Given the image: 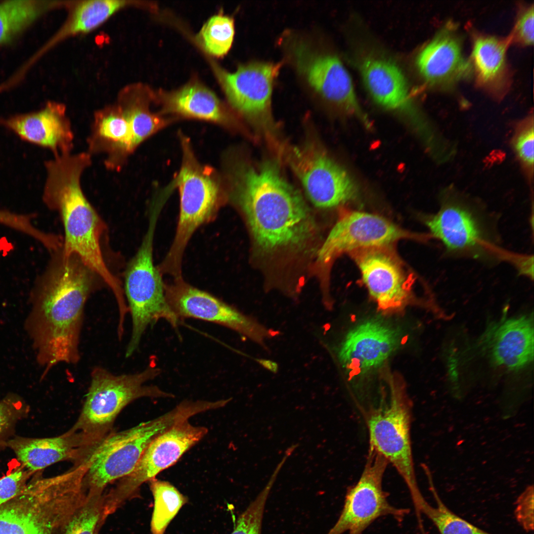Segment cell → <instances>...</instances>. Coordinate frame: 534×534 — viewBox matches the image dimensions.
I'll return each mask as SVG.
<instances>
[{"instance_id":"cell-36","label":"cell","mask_w":534,"mask_h":534,"mask_svg":"<svg viewBox=\"0 0 534 534\" xmlns=\"http://www.w3.org/2000/svg\"><path fill=\"white\" fill-rule=\"evenodd\" d=\"M278 473L274 471L266 486L239 516L230 534H262L266 504Z\"/></svg>"},{"instance_id":"cell-7","label":"cell","mask_w":534,"mask_h":534,"mask_svg":"<svg viewBox=\"0 0 534 534\" xmlns=\"http://www.w3.org/2000/svg\"><path fill=\"white\" fill-rule=\"evenodd\" d=\"M183 158L175 180L180 207L174 239L160 266L161 271L181 276L183 254L195 230L213 219L221 203L219 183L209 168L195 158L186 140L182 142Z\"/></svg>"},{"instance_id":"cell-19","label":"cell","mask_w":534,"mask_h":534,"mask_svg":"<svg viewBox=\"0 0 534 534\" xmlns=\"http://www.w3.org/2000/svg\"><path fill=\"white\" fill-rule=\"evenodd\" d=\"M478 344L494 366L509 371L522 369L533 360V316L504 317L490 324Z\"/></svg>"},{"instance_id":"cell-29","label":"cell","mask_w":534,"mask_h":534,"mask_svg":"<svg viewBox=\"0 0 534 534\" xmlns=\"http://www.w3.org/2000/svg\"><path fill=\"white\" fill-rule=\"evenodd\" d=\"M48 5L43 1L33 0L0 2V43L11 40Z\"/></svg>"},{"instance_id":"cell-33","label":"cell","mask_w":534,"mask_h":534,"mask_svg":"<svg viewBox=\"0 0 534 534\" xmlns=\"http://www.w3.org/2000/svg\"><path fill=\"white\" fill-rule=\"evenodd\" d=\"M103 494H88L84 504L66 526L62 534H98L105 520Z\"/></svg>"},{"instance_id":"cell-2","label":"cell","mask_w":534,"mask_h":534,"mask_svg":"<svg viewBox=\"0 0 534 534\" xmlns=\"http://www.w3.org/2000/svg\"><path fill=\"white\" fill-rule=\"evenodd\" d=\"M228 178L230 198L244 214L261 249L300 247L312 236L314 224L309 208L277 162L238 160Z\"/></svg>"},{"instance_id":"cell-1","label":"cell","mask_w":534,"mask_h":534,"mask_svg":"<svg viewBox=\"0 0 534 534\" xmlns=\"http://www.w3.org/2000/svg\"><path fill=\"white\" fill-rule=\"evenodd\" d=\"M51 254L31 293V307L25 323L37 360L44 368L43 378L58 364L79 362L86 302L105 285L76 255L65 256L61 248Z\"/></svg>"},{"instance_id":"cell-25","label":"cell","mask_w":534,"mask_h":534,"mask_svg":"<svg viewBox=\"0 0 534 534\" xmlns=\"http://www.w3.org/2000/svg\"><path fill=\"white\" fill-rule=\"evenodd\" d=\"M89 153H103L105 165L120 170L135 150L129 124L120 108L97 113L88 138Z\"/></svg>"},{"instance_id":"cell-13","label":"cell","mask_w":534,"mask_h":534,"mask_svg":"<svg viewBox=\"0 0 534 534\" xmlns=\"http://www.w3.org/2000/svg\"><path fill=\"white\" fill-rule=\"evenodd\" d=\"M280 67L279 64L252 63L241 65L232 73L214 66L230 104L262 129L269 144L279 139L272 129L271 96Z\"/></svg>"},{"instance_id":"cell-12","label":"cell","mask_w":534,"mask_h":534,"mask_svg":"<svg viewBox=\"0 0 534 534\" xmlns=\"http://www.w3.org/2000/svg\"><path fill=\"white\" fill-rule=\"evenodd\" d=\"M165 294L168 305L179 319L193 318L222 325L264 348L267 340L279 334L253 316L187 283L181 277L165 285Z\"/></svg>"},{"instance_id":"cell-32","label":"cell","mask_w":534,"mask_h":534,"mask_svg":"<svg viewBox=\"0 0 534 534\" xmlns=\"http://www.w3.org/2000/svg\"><path fill=\"white\" fill-rule=\"evenodd\" d=\"M234 34L233 19L222 14H217L211 17L204 24L198 39L208 53L216 57H222L230 49Z\"/></svg>"},{"instance_id":"cell-26","label":"cell","mask_w":534,"mask_h":534,"mask_svg":"<svg viewBox=\"0 0 534 534\" xmlns=\"http://www.w3.org/2000/svg\"><path fill=\"white\" fill-rule=\"evenodd\" d=\"M509 38L500 39L482 34L474 35L471 67L478 84L490 93L500 96L509 86L510 75L506 62Z\"/></svg>"},{"instance_id":"cell-3","label":"cell","mask_w":534,"mask_h":534,"mask_svg":"<svg viewBox=\"0 0 534 534\" xmlns=\"http://www.w3.org/2000/svg\"><path fill=\"white\" fill-rule=\"evenodd\" d=\"M91 162V156L85 152L56 156L46 162L43 199L49 209L58 213L62 222L63 255L79 257L102 278L117 304L122 305L125 302L123 287L108 267L102 251L106 226L81 187L82 175Z\"/></svg>"},{"instance_id":"cell-30","label":"cell","mask_w":534,"mask_h":534,"mask_svg":"<svg viewBox=\"0 0 534 534\" xmlns=\"http://www.w3.org/2000/svg\"><path fill=\"white\" fill-rule=\"evenodd\" d=\"M120 0L84 1L75 8L70 20L60 36L89 32L106 21L114 12L126 5Z\"/></svg>"},{"instance_id":"cell-10","label":"cell","mask_w":534,"mask_h":534,"mask_svg":"<svg viewBox=\"0 0 534 534\" xmlns=\"http://www.w3.org/2000/svg\"><path fill=\"white\" fill-rule=\"evenodd\" d=\"M205 427L196 426L188 420L179 422L155 438L147 447L133 471L119 480L104 493L106 515L114 513L127 500L139 495L141 486L175 464L207 434Z\"/></svg>"},{"instance_id":"cell-18","label":"cell","mask_w":534,"mask_h":534,"mask_svg":"<svg viewBox=\"0 0 534 534\" xmlns=\"http://www.w3.org/2000/svg\"><path fill=\"white\" fill-rule=\"evenodd\" d=\"M400 329L379 317L368 319L346 335L337 350L341 366L353 374L365 373L379 366L400 346Z\"/></svg>"},{"instance_id":"cell-28","label":"cell","mask_w":534,"mask_h":534,"mask_svg":"<svg viewBox=\"0 0 534 534\" xmlns=\"http://www.w3.org/2000/svg\"><path fill=\"white\" fill-rule=\"evenodd\" d=\"M154 498L150 530L152 534H164L173 519L188 501L173 485L154 478L148 482Z\"/></svg>"},{"instance_id":"cell-20","label":"cell","mask_w":534,"mask_h":534,"mask_svg":"<svg viewBox=\"0 0 534 534\" xmlns=\"http://www.w3.org/2000/svg\"><path fill=\"white\" fill-rule=\"evenodd\" d=\"M93 446L83 433L72 428L53 437L14 435L6 445V447L14 454L19 465L33 474L62 461L78 463L86 457Z\"/></svg>"},{"instance_id":"cell-31","label":"cell","mask_w":534,"mask_h":534,"mask_svg":"<svg viewBox=\"0 0 534 534\" xmlns=\"http://www.w3.org/2000/svg\"><path fill=\"white\" fill-rule=\"evenodd\" d=\"M146 103L138 99L132 100L120 107L129 124L135 149L167 124L166 120L149 110Z\"/></svg>"},{"instance_id":"cell-14","label":"cell","mask_w":534,"mask_h":534,"mask_svg":"<svg viewBox=\"0 0 534 534\" xmlns=\"http://www.w3.org/2000/svg\"><path fill=\"white\" fill-rule=\"evenodd\" d=\"M422 237L377 215L347 211L341 215L319 249L317 261L328 266L344 253L367 247L391 246L401 239Z\"/></svg>"},{"instance_id":"cell-34","label":"cell","mask_w":534,"mask_h":534,"mask_svg":"<svg viewBox=\"0 0 534 534\" xmlns=\"http://www.w3.org/2000/svg\"><path fill=\"white\" fill-rule=\"evenodd\" d=\"M437 501L438 506L434 507L424 501L418 513H423L430 519L440 534H491L453 513L439 499Z\"/></svg>"},{"instance_id":"cell-37","label":"cell","mask_w":534,"mask_h":534,"mask_svg":"<svg viewBox=\"0 0 534 534\" xmlns=\"http://www.w3.org/2000/svg\"><path fill=\"white\" fill-rule=\"evenodd\" d=\"M533 119L529 118L518 128L513 138V147L522 166L528 172L533 171L534 159V130Z\"/></svg>"},{"instance_id":"cell-40","label":"cell","mask_w":534,"mask_h":534,"mask_svg":"<svg viewBox=\"0 0 534 534\" xmlns=\"http://www.w3.org/2000/svg\"><path fill=\"white\" fill-rule=\"evenodd\" d=\"M515 515L518 523L526 531L534 530V489L529 487L518 498Z\"/></svg>"},{"instance_id":"cell-38","label":"cell","mask_w":534,"mask_h":534,"mask_svg":"<svg viewBox=\"0 0 534 534\" xmlns=\"http://www.w3.org/2000/svg\"><path fill=\"white\" fill-rule=\"evenodd\" d=\"M35 474L19 465L0 478V505L20 494Z\"/></svg>"},{"instance_id":"cell-17","label":"cell","mask_w":534,"mask_h":534,"mask_svg":"<svg viewBox=\"0 0 534 534\" xmlns=\"http://www.w3.org/2000/svg\"><path fill=\"white\" fill-rule=\"evenodd\" d=\"M291 47L298 71L317 93L348 113L366 120L351 76L338 57L317 51L301 41L292 43Z\"/></svg>"},{"instance_id":"cell-4","label":"cell","mask_w":534,"mask_h":534,"mask_svg":"<svg viewBox=\"0 0 534 534\" xmlns=\"http://www.w3.org/2000/svg\"><path fill=\"white\" fill-rule=\"evenodd\" d=\"M197 412L192 402L184 400L152 420L125 430L110 432L84 459L87 464L84 484L88 493H103L109 485L129 475L155 438Z\"/></svg>"},{"instance_id":"cell-8","label":"cell","mask_w":534,"mask_h":534,"mask_svg":"<svg viewBox=\"0 0 534 534\" xmlns=\"http://www.w3.org/2000/svg\"><path fill=\"white\" fill-rule=\"evenodd\" d=\"M403 388L392 384L389 399L368 411L369 447L396 469L406 484L413 504L423 497L414 469L411 441V408Z\"/></svg>"},{"instance_id":"cell-24","label":"cell","mask_w":534,"mask_h":534,"mask_svg":"<svg viewBox=\"0 0 534 534\" xmlns=\"http://www.w3.org/2000/svg\"><path fill=\"white\" fill-rule=\"evenodd\" d=\"M360 71L365 87L377 104L410 115L414 112L405 77L395 63L370 56L361 62Z\"/></svg>"},{"instance_id":"cell-5","label":"cell","mask_w":534,"mask_h":534,"mask_svg":"<svg viewBox=\"0 0 534 534\" xmlns=\"http://www.w3.org/2000/svg\"><path fill=\"white\" fill-rule=\"evenodd\" d=\"M161 373L149 365L140 372L115 375L101 366L93 368L79 417L72 427L98 443L111 432L118 415L132 401L142 398H173L174 395L146 383Z\"/></svg>"},{"instance_id":"cell-9","label":"cell","mask_w":534,"mask_h":534,"mask_svg":"<svg viewBox=\"0 0 534 534\" xmlns=\"http://www.w3.org/2000/svg\"><path fill=\"white\" fill-rule=\"evenodd\" d=\"M278 154L293 170L316 207L333 208L357 196V187L353 178L316 142L291 145L283 142Z\"/></svg>"},{"instance_id":"cell-27","label":"cell","mask_w":534,"mask_h":534,"mask_svg":"<svg viewBox=\"0 0 534 534\" xmlns=\"http://www.w3.org/2000/svg\"><path fill=\"white\" fill-rule=\"evenodd\" d=\"M164 111L184 117L232 125L231 116L216 95L198 82L161 94Z\"/></svg>"},{"instance_id":"cell-35","label":"cell","mask_w":534,"mask_h":534,"mask_svg":"<svg viewBox=\"0 0 534 534\" xmlns=\"http://www.w3.org/2000/svg\"><path fill=\"white\" fill-rule=\"evenodd\" d=\"M30 409L25 400L15 393H9L0 400V449L6 447L18 423L28 415Z\"/></svg>"},{"instance_id":"cell-6","label":"cell","mask_w":534,"mask_h":534,"mask_svg":"<svg viewBox=\"0 0 534 534\" xmlns=\"http://www.w3.org/2000/svg\"><path fill=\"white\" fill-rule=\"evenodd\" d=\"M151 212L147 230L124 275V292L132 317V329L126 353L133 355L149 326L161 319L177 327L179 319L168 305L161 273L153 260V243L158 209Z\"/></svg>"},{"instance_id":"cell-23","label":"cell","mask_w":534,"mask_h":534,"mask_svg":"<svg viewBox=\"0 0 534 534\" xmlns=\"http://www.w3.org/2000/svg\"><path fill=\"white\" fill-rule=\"evenodd\" d=\"M75 510L59 498H39L32 512L18 507L0 509V534H62Z\"/></svg>"},{"instance_id":"cell-15","label":"cell","mask_w":534,"mask_h":534,"mask_svg":"<svg viewBox=\"0 0 534 534\" xmlns=\"http://www.w3.org/2000/svg\"><path fill=\"white\" fill-rule=\"evenodd\" d=\"M368 291L383 310L400 309L411 296L414 281L391 246L359 249L350 253Z\"/></svg>"},{"instance_id":"cell-41","label":"cell","mask_w":534,"mask_h":534,"mask_svg":"<svg viewBox=\"0 0 534 534\" xmlns=\"http://www.w3.org/2000/svg\"><path fill=\"white\" fill-rule=\"evenodd\" d=\"M257 361L262 367L272 373H276L278 371V364L272 360L264 358H257Z\"/></svg>"},{"instance_id":"cell-16","label":"cell","mask_w":534,"mask_h":534,"mask_svg":"<svg viewBox=\"0 0 534 534\" xmlns=\"http://www.w3.org/2000/svg\"><path fill=\"white\" fill-rule=\"evenodd\" d=\"M425 222L448 252L478 258L490 255L488 251L493 241L491 228L486 218L465 203L445 200Z\"/></svg>"},{"instance_id":"cell-21","label":"cell","mask_w":534,"mask_h":534,"mask_svg":"<svg viewBox=\"0 0 534 534\" xmlns=\"http://www.w3.org/2000/svg\"><path fill=\"white\" fill-rule=\"evenodd\" d=\"M21 139L51 150L54 155L71 153L74 134L65 107L48 103L42 110L0 120Z\"/></svg>"},{"instance_id":"cell-11","label":"cell","mask_w":534,"mask_h":534,"mask_svg":"<svg viewBox=\"0 0 534 534\" xmlns=\"http://www.w3.org/2000/svg\"><path fill=\"white\" fill-rule=\"evenodd\" d=\"M388 464L381 454L369 448L362 474L348 490L340 516L326 534H361L380 517L390 516L400 521L408 514V509L392 505L383 490V478Z\"/></svg>"},{"instance_id":"cell-22","label":"cell","mask_w":534,"mask_h":534,"mask_svg":"<svg viewBox=\"0 0 534 534\" xmlns=\"http://www.w3.org/2000/svg\"><path fill=\"white\" fill-rule=\"evenodd\" d=\"M420 76L430 85L446 88L468 73L461 41L451 27L440 31L419 52L416 60Z\"/></svg>"},{"instance_id":"cell-39","label":"cell","mask_w":534,"mask_h":534,"mask_svg":"<svg viewBox=\"0 0 534 534\" xmlns=\"http://www.w3.org/2000/svg\"><path fill=\"white\" fill-rule=\"evenodd\" d=\"M510 43L529 45L534 43V6L523 8L519 12L513 30L508 37Z\"/></svg>"}]
</instances>
